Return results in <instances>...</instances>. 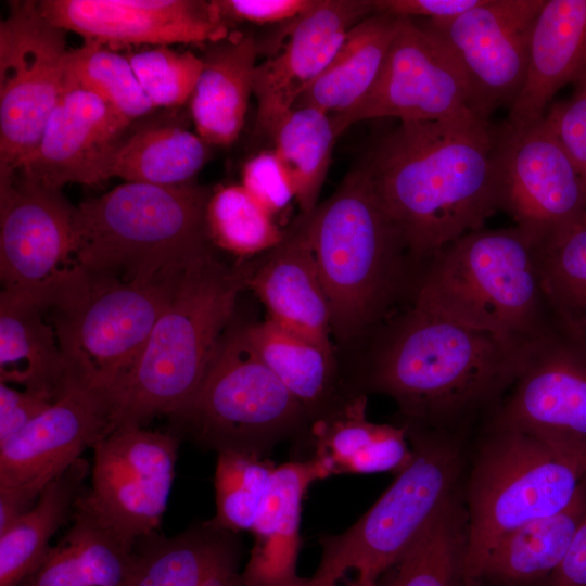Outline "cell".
Instances as JSON below:
<instances>
[{
    "mask_svg": "<svg viewBox=\"0 0 586 586\" xmlns=\"http://www.w3.org/2000/svg\"><path fill=\"white\" fill-rule=\"evenodd\" d=\"M366 341L360 393L391 397L400 424L467 436H473L499 408L518 378L527 345L470 329L413 304Z\"/></svg>",
    "mask_w": 586,
    "mask_h": 586,
    "instance_id": "cell-1",
    "label": "cell"
},
{
    "mask_svg": "<svg viewBox=\"0 0 586 586\" xmlns=\"http://www.w3.org/2000/svg\"><path fill=\"white\" fill-rule=\"evenodd\" d=\"M496 130L476 116L400 122L360 164L416 264L499 211Z\"/></svg>",
    "mask_w": 586,
    "mask_h": 586,
    "instance_id": "cell-2",
    "label": "cell"
},
{
    "mask_svg": "<svg viewBox=\"0 0 586 586\" xmlns=\"http://www.w3.org/2000/svg\"><path fill=\"white\" fill-rule=\"evenodd\" d=\"M306 216L332 335L342 344L366 341L411 303L421 268L361 165Z\"/></svg>",
    "mask_w": 586,
    "mask_h": 586,
    "instance_id": "cell-3",
    "label": "cell"
},
{
    "mask_svg": "<svg viewBox=\"0 0 586 586\" xmlns=\"http://www.w3.org/2000/svg\"><path fill=\"white\" fill-rule=\"evenodd\" d=\"M251 262L228 266L211 252L179 276L131 370L111 393L112 431L178 413L201 386L225 335Z\"/></svg>",
    "mask_w": 586,
    "mask_h": 586,
    "instance_id": "cell-4",
    "label": "cell"
},
{
    "mask_svg": "<svg viewBox=\"0 0 586 586\" xmlns=\"http://www.w3.org/2000/svg\"><path fill=\"white\" fill-rule=\"evenodd\" d=\"M213 189L124 182L75 206L74 258L85 272L129 283L179 276L213 252L206 207Z\"/></svg>",
    "mask_w": 586,
    "mask_h": 586,
    "instance_id": "cell-5",
    "label": "cell"
},
{
    "mask_svg": "<svg viewBox=\"0 0 586 586\" xmlns=\"http://www.w3.org/2000/svg\"><path fill=\"white\" fill-rule=\"evenodd\" d=\"M410 304L522 344L556 327L535 241L515 226L482 228L442 247L422 267Z\"/></svg>",
    "mask_w": 586,
    "mask_h": 586,
    "instance_id": "cell-6",
    "label": "cell"
},
{
    "mask_svg": "<svg viewBox=\"0 0 586 586\" xmlns=\"http://www.w3.org/2000/svg\"><path fill=\"white\" fill-rule=\"evenodd\" d=\"M404 426L412 448L410 463L355 524L319 538L318 568L298 586H377L461 494L472 436Z\"/></svg>",
    "mask_w": 586,
    "mask_h": 586,
    "instance_id": "cell-7",
    "label": "cell"
},
{
    "mask_svg": "<svg viewBox=\"0 0 586 586\" xmlns=\"http://www.w3.org/2000/svg\"><path fill=\"white\" fill-rule=\"evenodd\" d=\"M586 477V460L492 416L472 437L462 485L466 586H480L493 546L512 531L565 509Z\"/></svg>",
    "mask_w": 586,
    "mask_h": 586,
    "instance_id": "cell-8",
    "label": "cell"
},
{
    "mask_svg": "<svg viewBox=\"0 0 586 586\" xmlns=\"http://www.w3.org/2000/svg\"><path fill=\"white\" fill-rule=\"evenodd\" d=\"M179 276L129 283L80 268L46 307L69 378L111 395L142 353Z\"/></svg>",
    "mask_w": 586,
    "mask_h": 586,
    "instance_id": "cell-9",
    "label": "cell"
},
{
    "mask_svg": "<svg viewBox=\"0 0 586 586\" xmlns=\"http://www.w3.org/2000/svg\"><path fill=\"white\" fill-rule=\"evenodd\" d=\"M175 417L217 453L260 457L310 424L305 407L244 343L239 329L225 333L201 386Z\"/></svg>",
    "mask_w": 586,
    "mask_h": 586,
    "instance_id": "cell-10",
    "label": "cell"
},
{
    "mask_svg": "<svg viewBox=\"0 0 586 586\" xmlns=\"http://www.w3.org/2000/svg\"><path fill=\"white\" fill-rule=\"evenodd\" d=\"M69 49L38 1H13L0 23V175L17 171L36 150L56 105Z\"/></svg>",
    "mask_w": 586,
    "mask_h": 586,
    "instance_id": "cell-11",
    "label": "cell"
},
{
    "mask_svg": "<svg viewBox=\"0 0 586 586\" xmlns=\"http://www.w3.org/2000/svg\"><path fill=\"white\" fill-rule=\"evenodd\" d=\"M112 432L107 392L69 378L53 403L0 446V534L80 454Z\"/></svg>",
    "mask_w": 586,
    "mask_h": 586,
    "instance_id": "cell-12",
    "label": "cell"
},
{
    "mask_svg": "<svg viewBox=\"0 0 586 586\" xmlns=\"http://www.w3.org/2000/svg\"><path fill=\"white\" fill-rule=\"evenodd\" d=\"M92 448L90 487L77 504L135 548L162 521L173 486L178 441L168 433L125 425Z\"/></svg>",
    "mask_w": 586,
    "mask_h": 586,
    "instance_id": "cell-13",
    "label": "cell"
},
{
    "mask_svg": "<svg viewBox=\"0 0 586 586\" xmlns=\"http://www.w3.org/2000/svg\"><path fill=\"white\" fill-rule=\"evenodd\" d=\"M74 213L61 190L18 170L0 175L2 291L50 303L78 268Z\"/></svg>",
    "mask_w": 586,
    "mask_h": 586,
    "instance_id": "cell-14",
    "label": "cell"
},
{
    "mask_svg": "<svg viewBox=\"0 0 586 586\" xmlns=\"http://www.w3.org/2000/svg\"><path fill=\"white\" fill-rule=\"evenodd\" d=\"M471 116L476 115L470 107L468 84L454 56L412 18L399 17L369 93L348 112L331 118L339 137L349 126L372 118L437 122Z\"/></svg>",
    "mask_w": 586,
    "mask_h": 586,
    "instance_id": "cell-15",
    "label": "cell"
},
{
    "mask_svg": "<svg viewBox=\"0 0 586 586\" xmlns=\"http://www.w3.org/2000/svg\"><path fill=\"white\" fill-rule=\"evenodd\" d=\"M545 0H482L449 20L428 21L433 34L460 66L470 107L481 119L510 107L526 76L533 23Z\"/></svg>",
    "mask_w": 586,
    "mask_h": 586,
    "instance_id": "cell-16",
    "label": "cell"
},
{
    "mask_svg": "<svg viewBox=\"0 0 586 586\" xmlns=\"http://www.w3.org/2000/svg\"><path fill=\"white\" fill-rule=\"evenodd\" d=\"M493 416L586 460V340L556 324L527 343L518 378Z\"/></svg>",
    "mask_w": 586,
    "mask_h": 586,
    "instance_id": "cell-17",
    "label": "cell"
},
{
    "mask_svg": "<svg viewBox=\"0 0 586 586\" xmlns=\"http://www.w3.org/2000/svg\"><path fill=\"white\" fill-rule=\"evenodd\" d=\"M499 211L535 242L586 212L581 177L546 116L496 130Z\"/></svg>",
    "mask_w": 586,
    "mask_h": 586,
    "instance_id": "cell-18",
    "label": "cell"
},
{
    "mask_svg": "<svg viewBox=\"0 0 586 586\" xmlns=\"http://www.w3.org/2000/svg\"><path fill=\"white\" fill-rule=\"evenodd\" d=\"M42 16L84 42L115 50L174 43L209 44L229 36L211 1L42 0Z\"/></svg>",
    "mask_w": 586,
    "mask_h": 586,
    "instance_id": "cell-19",
    "label": "cell"
},
{
    "mask_svg": "<svg viewBox=\"0 0 586 586\" xmlns=\"http://www.w3.org/2000/svg\"><path fill=\"white\" fill-rule=\"evenodd\" d=\"M130 123L95 94L64 78L41 139L18 169L40 184H98L111 178L114 157Z\"/></svg>",
    "mask_w": 586,
    "mask_h": 586,
    "instance_id": "cell-20",
    "label": "cell"
},
{
    "mask_svg": "<svg viewBox=\"0 0 586 586\" xmlns=\"http://www.w3.org/2000/svg\"><path fill=\"white\" fill-rule=\"evenodd\" d=\"M372 13L373 0H315L309 10L289 24L283 48L255 68V130L259 135L270 136L329 65L348 31Z\"/></svg>",
    "mask_w": 586,
    "mask_h": 586,
    "instance_id": "cell-21",
    "label": "cell"
},
{
    "mask_svg": "<svg viewBox=\"0 0 586 586\" xmlns=\"http://www.w3.org/2000/svg\"><path fill=\"white\" fill-rule=\"evenodd\" d=\"M246 288L267 310V319L330 353V307L313 254L307 216L286 229L283 240L251 262Z\"/></svg>",
    "mask_w": 586,
    "mask_h": 586,
    "instance_id": "cell-22",
    "label": "cell"
},
{
    "mask_svg": "<svg viewBox=\"0 0 586 586\" xmlns=\"http://www.w3.org/2000/svg\"><path fill=\"white\" fill-rule=\"evenodd\" d=\"M585 73L586 0H545L531 29L525 80L504 126L542 119L553 95Z\"/></svg>",
    "mask_w": 586,
    "mask_h": 586,
    "instance_id": "cell-23",
    "label": "cell"
},
{
    "mask_svg": "<svg viewBox=\"0 0 586 586\" xmlns=\"http://www.w3.org/2000/svg\"><path fill=\"white\" fill-rule=\"evenodd\" d=\"M326 477L321 464L313 457L276 466L252 530L255 544L242 573L245 586H298L295 563L301 542L302 502L309 486Z\"/></svg>",
    "mask_w": 586,
    "mask_h": 586,
    "instance_id": "cell-24",
    "label": "cell"
},
{
    "mask_svg": "<svg viewBox=\"0 0 586 586\" xmlns=\"http://www.w3.org/2000/svg\"><path fill=\"white\" fill-rule=\"evenodd\" d=\"M367 396L356 393L309 426L315 458L332 474L399 473L412 459L403 424H379L366 417Z\"/></svg>",
    "mask_w": 586,
    "mask_h": 586,
    "instance_id": "cell-25",
    "label": "cell"
},
{
    "mask_svg": "<svg viewBox=\"0 0 586 586\" xmlns=\"http://www.w3.org/2000/svg\"><path fill=\"white\" fill-rule=\"evenodd\" d=\"M257 40L247 34H229L208 44L203 68L190 98L198 135L209 145L226 146L239 137L253 93Z\"/></svg>",
    "mask_w": 586,
    "mask_h": 586,
    "instance_id": "cell-26",
    "label": "cell"
},
{
    "mask_svg": "<svg viewBox=\"0 0 586 586\" xmlns=\"http://www.w3.org/2000/svg\"><path fill=\"white\" fill-rule=\"evenodd\" d=\"M64 538L17 586H136L143 558L80 505Z\"/></svg>",
    "mask_w": 586,
    "mask_h": 586,
    "instance_id": "cell-27",
    "label": "cell"
},
{
    "mask_svg": "<svg viewBox=\"0 0 586 586\" xmlns=\"http://www.w3.org/2000/svg\"><path fill=\"white\" fill-rule=\"evenodd\" d=\"M69 379L46 306L28 296L0 293V382L55 399Z\"/></svg>",
    "mask_w": 586,
    "mask_h": 586,
    "instance_id": "cell-28",
    "label": "cell"
},
{
    "mask_svg": "<svg viewBox=\"0 0 586 586\" xmlns=\"http://www.w3.org/2000/svg\"><path fill=\"white\" fill-rule=\"evenodd\" d=\"M238 329L244 343L305 407L310 423L353 395L339 391L334 353L267 318Z\"/></svg>",
    "mask_w": 586,
    "mask_h": 586,
    "instance_id": "cell-29",
    "label": "cell"
},
{
    "mask_svg": "<svg viewBox=\"0 0 586 586\" xmlns=\"http://www.w3.org/2000/svg\"><path fill=\"white\" fill-rule=\"evenodd\" d=\"M586 514V477L563 510L524 524L489 550L480 586H539L564 559Z\"/></svg>",
    "mask_w": 586,
    "mask_h": 586,
    "instance_id": "cell-30",
    "label": "cell"
},
{
    "mask_svg": "<svg viewBox=\"0 0 586 586\" xmlns=\"http://www.w3.org/2000/svg\"><path fill=\"white\" fill-rule=\"evenodd\" d=\"M398 23L399 17L383 12H374L357 23L293 107L313 106L330 116L355 107L375 84Z\"/></svg>",
    "mask_w": 586,
    "mask_h": 586,
    "instance_id": "cell-31",
    "label": "cell"
},
{
    "mask_svg": "<svg viewBox=\"0 0 586 586\" xmlns=\"http://www.w3.org/2000/svg\"><path fill=\"white\" fill-rule=\"evenodd\" d=\"M89 464L78 459L41 492L36 504L0 534V586H17L42 562L49 542L82 494Z\"/></svg>",
    "mask_w": 586,
    "mask_h": 586,
    "instance_id": "cell-32",
    "label": "cell"
},
{
    "mask_svg": "<svg viewBox=\"0 0 586 586\" xmlns=\"http://www.w3.org/2000/svg\"><path fill=\"white\" fill-rule=\"evenodd\" d=\"M211 145L174 124H151L127 136L114 157L111 178L174 187L193 181L208 161Z\"/></svg>",
    "mask_w": 586,
    "mask_h": 586,
    "instance_id": "cell-33",
    "label": "cell"
},
{
    "mask_svg": "<svg viewBox=\"0 0 586 586\" xmlns=\"http://www.w3.org/2000/svg\"><path fill=\"white\" fill-rule=\"evenodd\" d=\"M535 249L557 327L586 340V212L535 242Z\"/></svg>",
    "mask_w": 586,
    "mask_h": 586,
    "instance_id": "cell-34",
    "label": "cell"
},
{
    "mask_svg": "<svg viewBox=\"0 0 586 586\" xmlns=\"http://www.w3.org/2000/svg\"><path fill=\"white\" fill-rule=\"evenodd\" d=\"M270 137L292 178L301 215H310L318 206L337 138L331 116L313 106L293 107Z\"/></svg>",
    "mask_w": 586,
    "mask_h": 586,
    "instance_id": "cell-35",
    "label": "cell"
},
{
    "mask_svg": "<svg viewBox=\"0 0 586 586\" xmlns=\"http://www.w3.org/2000/svg\"><path fill=\"white\" fill-rule=\"evenodd\" d=\"M467 514L461 495L451 501L377 586H466Z\"/></svg>",
    "mask_w": 586,
    "mask_h": 586,
    "instance_id": "cell-36",
    "label": "cell"
},
{
    "mask_svg": "<svg viewBox=\"0 0 586 586\" xmlns=\"http://www.w3.org/2000/svg\"><path fill=\"white\" fill-rule=\"evenodd\" d=\"M206 224L213 245L241 258L267 253L286 232L242 184L219 186L212 190Z\"/></svg>",
    "mask_w": 586,
    "mask_h": 586,
    "instance_id": "cell-37",
    "label": "cell"
},
{
    "mask_svg": "<svg viewBox=\"0 0 586 586\" xmlns=\"http://www.w3.org/2000/svg\"><path fill=\"white\" fill-rule=\"evenodd\" d=\"M65 80L95 94L130 124L156 109L127 56L94 42L69 49Z\"/></svg>",
    "mask_w": 586,
    "mask_h": 586,
    "instance_id": "cell-38",
    "label": "cell"
},
{
    "mask_svg": "<svg viewBox=\"0 0 586 586\" xmlns=\"http://www.w3.org/2000/svg\"><path fill=\"white\" fill-rule=\"evenodd\" d=\"M214 475L216 514L206 525L252 532L269 492L276 464L260 456L221 450Z\"/></svg>",
    "mask_w": 586,
    "mask_h": 586,
    "instance_id": "cell-39",
    "label": "cell"
},
{
    "mask_svg": "<svg viewBox=\"0 0 586 586\" xmlns=\"http://www.w3.org/2000/svg\"><path fill=\"white\" fill-rule=\"evenodd\" d=\"M218 530L161 538L140 550L143 558L136 586H200Z\"/></svg>",
    "mask_w": 586,
    "mask_h": 586,
    "instance_id": "cell-40",
    "label": "cell"
},
{
    "mask_svg": "<svg viewBox=\"0 0 586 586\" xmlns=\"http://www.w3.org/2000/svg\"><path fill=\"white\" fill-rule=\"evenodd\" d=\"M125 55L155 107H176L190 100L203 68L200 56L168 46H155Z\"/></svg>",
    "mask_w": 586,
    "mask_h": 586,
    "instance_id": "cell-41",
    "label": "cell"
},
{
    "mask_svg": "<svg viewBox=\"0 0 586 586\" xmlns=\"http://www.w3.org/2000/svg\"><path fill=\"white\" fill-rule=\"evenodd\" d=\"M241 184L275 217L295 200L290 173L273 149L260 151L246 161Z\"/></svg>",
    "mask_w": 586,
    "mask_h": 586,
    "instance_id": "cell-42",
    "label": "cell"
},
{
    "mask_svg": "<svg viewBox=\"0 0 586 586\" xmlns=\"http://www.w3.org/2000/svg\"><path fill=\"white\" fill-rule=\"evenodd\" d=\"M574 87L573 94L553 104L545 116L574 164L586 196V73Z\"/></svg>",
    "mask_w": 586,
    "mask_h": 586,
    "instance_id": "cell-43",
    "label": "cell"
},
{
    "mask_svg": "<svg viewBox=\"0 0 586 586\" xmlns=\"http://www.w3.org/2000/svg\"><path fill=\"white\" fill-rule=\"evenodd\" d=\"M315 0H215L211 1L217 17L228 22L268 25L293 22L309 10Z\"/></svg>",
    "mask_w": 586,
    "mask_h": 586,
    "instance_id": "cell-44",
    "label": "cell"
},
{
    "mask_svg": "<svg viewBox=\"0 0 586 586\" xmlns=\"http://www.w3.org/2000/svg\"><path fill=\"white\" fill-rule=\"evenodd\" d=\"M53 398L30 390H16L0 382V446L41 415Z\"/></svg>",
    "mask_w": 586,
    "mask_h": 586,
    "instance_id": "cell-45",
    "label": "cell"
},
{
    "mask_svg": "<svg viewBox=\"0 0 586 586\" xmlns=\"http://www.w3.org/2000/svg\"><path fill=\"white\" fill-rule=\"evenodd\" d=\"M482 0H373L374 12L388 13L397 17H426L428 21L454 18Z\"/></svg>",
    "mask_w": 586,
    "mask_h": 586,
    "instance_id": "cell-46",
    "label": "cell"
},
{
    "mask_svg": "<svg viewBox=\"0 0 586 586\" xmlns=\"http://www.w3.org/2000/svg\"><path fill=\"white\" fill-rule=\"evenodd\" d=\"M219 531L200 586H245L239 572V555L230 538Z\"/></svg>",
    "mask_w": 586,
    "mask_h": 586,
    "instance_id": "cell-47",
    "label": "cell"
},
{
    "mask_svg": "<svg viewBox=\"0 0 586 586\" xmlns=\"http://www.w3.org/2000/svg\"><path fill=\"white\" fill-rule=\"evenodd\" d=\"M539 586H586V514L564 559Z\"/></svg>",
    "mask_w": 586,
    "mask_h": 586,
    "instance_id": "cell-48",
    "label": "cell"
}]
</instances>
